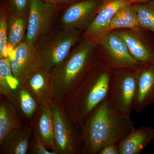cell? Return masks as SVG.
I'll return each mask as SVG.
<instances>
[{
	"label": "cell",
	"instance_id": "cell-1",
	"mask_svg": "<svg viewBox=\"0 0 154 154\" xmlns=\"http://www.w3.org/2000/svg\"><path fill=\"white\" fill-rule=\"evenodd\" d=\"M135 128L130 116L121 113L109 95L90 113L81 128L82 154H99L105 146L117 144Z\"/></svg>",
	"mask_w": 154,
	"mask_h": 154
},
{
	"label": "cell",
	"instance_id": "cell-2",
	"mask_svg": "<svg viewBox=\"0 0 154 154\" xmlns=\"http://www.w3.org/2000/svg\"><path fill=\"white\" fill-rule=\"evenodd\" d=\"M96 45L91 40L84 38L51 71L54 101L63 103L74 93L89 72L97 65L94 57Z\"/></svg>",
	"mask_w": 154,
	"mask_h": 154
},
{
	"label": "cell",
	"instance_id": "cell-3",
	"mask_svg": "<svg viewBox=\"0 0 154 154\" xmlns=\"http://www.w3.org/2000/svg\"><path fill=\"white\" fill-rule=\"evenodd\" d=\"M111 72L98 65L92 69L71 96L62 103L81 130L90 113L108 95Z\"/></svg>",
	"mask_w": 154,
	"mask_h": 154
},
{
	"label": "cell",
	"instance_id": "cell-4",
	"mask_svg": "<svg viewBox=\"0 0 154 154\" xmlns=\"http://www.w3.org/2000/svg\"><path fill=\"white\" fill-rule=\"evenodd\" d=\"M78 30L50 31L39 39L35 52L42 68L51 70L67 56L79 38Z\"/></svg>",
	"mask_w": 154,
	"mask_h": 154
},
{
	"label": "cell",
	"instance_id": "cell-5",
	"mask_svg": "<svg viewBox=\"0 0 154 154\" xmlns=\"http://www.w3.org/2000/svg\"><path fill=\"white\" fill-rule=\"evenodd\" d=\"M51 107L54 125L55 151L58 154L82 153L81 130L70 118L62 103L54 100Z\"/></svg>",
	"mask_w": 154,
	"mask_h": 154
},
{
	"label": "cell",
	"instance_id": "cell-6",
	"mask_svg": "<svg viewBox=\"0 0 154 154\" xmlns=\"http://www.w3.org/2000/svg\"><path fill=\"white\" fill-rule=\"evenodd\" d=\"M111 72L108 95L121 113L130 116L137 86L138 70L123 69Z\"/></svg>",
	"mask_w": 154,
	"mask_h": 154
},
{
	"label": "cell",
	"instance_id": "cell-7",
	"mask_svg": "<svg viewBox=\"0 0 154 154\" xmlns=\"http://www.w3.org/2000/svg\"><path fill=\"white\" fill-rule=\"evenodd\" d=\"M106 55L105 68L115 71L123 69H140L145 65L133 57L124 40L116 32L109 31L99 42Z\"/></svg>",
	"mask_w": 154,
	"mask_h": 154
},
{
	"label": "cell",
	"instance_id": "cell-8",
	"mask_svg": "<svg viewBox=\"0 0 154 154\" xmlns=\"http://www.w3.org/2000/svg\"><path fill=\"white\" fill-rule=\"evenodd\" d=\"M56 7L43 0H29L28 24L25 42L35 48L39 39L50 31Z\"/></svg>",
	"mask_w": 154,
	"mask_h": 154
},
{
	"label": "cell",
	"instance_id": "cell-9",
	"mask_svg": "<svg viewBox=\"0 0 154 154\" xmlns=\"http://www.w3.org/2000/svg\"><path fill=\"white\" fill-rule=\"evenodd\" d=\"M132 3L127 0H105L99 6L96 16L83 34L84 38L90 39L97 45L109 32L112 19L121 9Z\"/></svg>",
	"mask_w": 154,
	"mask_h": 154
},
{
	"label": "cell",
	"instance_id": "cell-10",
	"mask_svg": "<svg viewBox=\"0 0 154 154\" xmlns=\"http://www.w3.org/2000/svg\"><path fill=\"white\" fill-rule=\"evenodd\" d=\"M9 58L12 72L20 84H23L30 75L42 68L35 48L25 41L15 47Z\"/></svg>",
	"mask_w": 154,
	"mask_h": 154
},
{
	"label": "cell",
	"instance_id": "cell-11",
	"mask_svg": "<svg viewBox=\"0 0 154 154\" xmlns=\"http://www.w3.org/2000/svg\"><path fill=\"white\" fill-rule=\"evenodd\" d=\"M99 6L97 0H85L71 5L61 17V29L78 30L85 26L88 28Z\"/></svg>",
	"mask_w": 154,
	"mask_h": 154
},
{
	"label": "cell",
	"instance_id": "cell-12",
	"mask_svg": "<svg viewBox=\"0 0 154 154\" xmlns=\"http://www.w3.org/2000/svg\"><path fill=\"white\" fill-rule=\"evenodd\" d=\"M39 105L51 106L54 101L51 71L41 68L27 78L22 84Z\"/></svg>",
	"mask_w": 154,
	"mask_h": 154
},
{
	"label": "cell",
	"instance_id": "cell-13",
	"mask_svg": "<svg viewBox=\"0 0 154 154\" xmlns=\"http://www.w3.org/2000/svg\"><path fill=\"white\" fill-rule=\"evenodd\" d=\"M152 105H154V65H145L138 70L134 111L140 113Z\"/></svg>",
	"mask_w": 154,
	"mask_h": 154
},
{
	"label": "cell",
	"instance_id": "cell-14",
	"mask_svg": "<svg viewBox=\"0 0 154 154\" xmlns=\"http://www.w3.org/2000/svg\"><path fill=\"white\" fill-rule=\"evenodd\" d=\"M31 126L32 137L41 141L49 149L55 151L54 125L50 106L39 105Z\"/></svg>",
	"mask_w": 154,
	"mask_h": 154
},
{
	"label": "cell",
	"instance_id": "cell-15",
	"mask_svg": "<svg viewBox=\"0 0 154 154\" xmlns=\"http://www.w3.org/2000/svg\"><path fill=\"white\" fill-rule=\"evenodd\" d=\"M6 98L17 109L21 118L32 126L39 105L26 87L19 84Z\"/></svg>",
	"mask_w": 154,
	"mask_h": 154
},
{
	"label": "cell",
	"instance_id": "cell-16",
	"mask_svg": "<svg viewBox=\"0 0 154 154\" xmlns=\"http://www.w3.org/2000/svg\"><path fill=\"white\" fill-rule=\"evenodd\" d=\"M154 140L153 128H135L117 145L119 154H140Z\"/></svg>",
	"mask_w": 154,
	"mask_h": 154
},
{
	"label": "cell",
	"instance_id": "cell-17",
	"mask_svg": "<svg viewBox=\"0 0 154 154\" xmlns=\"http://www.w3.org/2000/svg\"><path fill=\"white\" fill-rule=\"evenodd\" d=\"M32 136L33 128L28 124L12 131L0 143V153H28Z\"/></svg>",
	"mask_w": 154,
	"mask_h": 154
},
{
	"label": "cell",
	"instance_id": "cell-18",
	"mask_svg": "<svg viewBox=\"0 0 154 154\" xmlns=\"http://www.w3.org/2000/svg\"><path fill=\"white\" fill-rule=\"evenodd\" d=\"M125 42L133 57L144 65H154V48L135 33L127 30L115 31Z\"/></svg>",
	"mask_w": 154,
	"mask_h": 154
},
{
	"label": "cell",
	"instance_id": "cell-19",
	"mask_svg": "<svg viewBox=\"0 0 154 154\" xmlns=\"http://www.w3.org/2000/svg\"><path fill=\"white\" fill-rule=\"evenodd\" d=\"M5 97L0 102V143L12 131L24 126L17 109Z\"/></svg>",
	"mask_w": 154,
	"mask_h": 154
},
{
	"label": "cell",
	"instance_id": "cell-20",
	"mask_svg": "<svg viewBox=\"0 0 154 154\" xmlns=\"http://www.w3.org/2000/svg\"><path fill=\"white\" fill-rule=\"evenodd\" d=\"M28 18L9 12L8 20V44L14 48L25 41Z\"/></svg>",
	"mask_w": 154,
	"mask_h": 154
},
{
	"label": "cell",
	"instance_id": "cell-21",
	"mask_svg": "<svg viewBox=\"0 0 154 154\" xmlns=\"http://www.w3.org/2000/svg\"><path fill=\"white\" fill-rule=\"evenodd\" d=\"M140 27L137 14L132 4L125 6L116 13L110 23L109 31L124 28L137 30Z\"/></svg>",
	"mask_w": 154,
	"mask_h": 154
},
{
	"label": "cell",
	"instance_id": "cell-22",
	"mask_svg": "<svg viewBox=\"0 0 154 154\" xmlns=\"http://www.w3.org/2000/svg\"><path fill=\"white\" fill-rule=\"evenodd\" d=\"M19 82L11 70L9 58H0V93L7 97L14 90Z\"/></svg>",
	"mask_w": 154,
	"mask_h": 154
},
{
	"label": "cell",
	"instance_id": "cell-23",
	"mask_svg": "<svg viewBox=\"0 0 154 154\" xmlns=\"http://www.w3.org/2000/svg\"><path fill=\"white\" fill-rule=\"evenodd\" d=\"M141 28L154 33V1L134 5Z\"/></svg>",
	"mask_w": 154,
	"mask_h": 154
},
{
	"label": "cell",
	"instance_id": "cell-24",
	"mask_svg": "<svg viewBox=\"0 0 154 154\" xmlns=\"http://www.w3.org/2000/svg\"><path fill=\"white\" fill-rule=\"evenodd\" d=\"M9 14L8 5H2L0 10V58L2 57L8 46L7 34Z\"/></svg>",
	"mask_w": 154,
	"mask_h": 154
},
{
	"label": "cell",
	"instance_id": "cell-25",
	"mask_svg": "<svg viewBox=\"0 0 154 154\" xmlns=\"http://www.w3.org/2000/svg\"><path fill=\"white\" fill-rule=\"evenodd\" d=\"M8 8L11 13L28 18L29 0H9Z\"/></svg>",
	"mask_w": 154,
	"mask_h": 154
},
{
	"label": "cell",
	"instance_id": "cell-26",
	"mask_svg": "<svg viewBox=\"0 0 154 154\" xmlns=\"http://www.w3.org/2000/svg\"><path fill=\"white\" fill-rule=\"evenodd\" d=\"M30 149L34 154H58L55 151L48 148L41 141L32 137L30 140Z\"/></svg>",
	"mask_w": 154,
	"mask_h": 154
},
{
	"label": "cell",
	"instance_id": "cell-27",
	"mask_svg": "<svg viewBox=\"0 0 154 154\" xmlns=\"http://www.w3.org/2000/svg\"><path fill=\"white\" fill-rule=\"evenodd\" d=\"M99 154H119L117 144H110L105 146L101 150Z\"/></svg>",
	"mask_w": 154,
	"mask_h": 154
},
{
	"label": "cell",
	"instance_id": "cell-28",
	"mask_svg": "<svg viewBox=\"0 0 154 154\" xmlns=\"http://www.w3.org/2000/svg\"><path fill=\"white\" fill-rule=\"evenodd\" d=\"M74 0H43L45 2L56 7L60 5H66Z\"/></svg>",
	"mask_w": 154,
	"mask_h": 154
},
{
	"label": "cell",
	"instance_id": "cell-29",
	"mask_svg": "<svg viewBox=\"0 0 154 154\" xmlns=\"http://www.w3.org/2000/svg\"><path fill=\"white\" fill-rule=\"evenodd\" d=\"M127 1L130 2L132 4H136V3H146L150 0H127Z\"/></svg>",
	"mask_w": 154,
	"mask_h": 154
},
{
	"label": "cell",
	"instance_id": "cell-30",
	"mask_svg": "<svg viewBox=\"0 0 154 154\" xmlns=\"http://www.w3.org/2000/svg\"></svg>",
	"mask_w": 154,
	"mask_h": 154
}]
</instances>
